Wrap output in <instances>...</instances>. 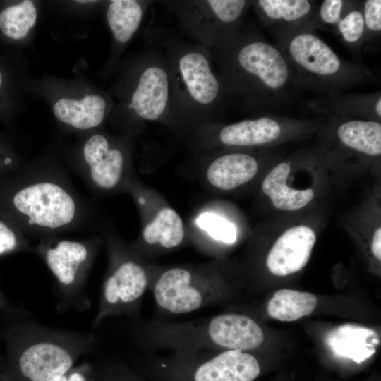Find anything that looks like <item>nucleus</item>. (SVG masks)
<instances>
[{"mask_svg": "<svg viewBox=\"0 0 381 381\" xmlns=\"http://www.w3.org/2000/svg\"><path fill=\"white\" fill-rule=\"evenodd\" d=\"M134 368L148 381H254L261 371L253 354L238 350L147 356Z\"/></svg>", "mask_w": 381, "mask_h": 381, "instance_id": "obj_9", "label": "nucleus"}, {"mask_svg": "<svg viewBox=\"0 0 381 381\" xmlns=\"http://www.w3.org/2000/svg\"><path fill=\"white\" fill-rule=\"evenodd\" d=\"M364 20V51L377 49L381 35V1H361Z\"/></svg>", "mask_w": 381, "mask_h": 381, "instance_id": "obj_28", "label": "nucleus"}, {"mask_svg": "<svg viewBox=\"0 0 381 381\" xmlns=\"http://www.w3.org/2000/svg\"><path fill=\"white\" fill-rule=\"evenodd\" d=\"M152 1L107 0L102 1V11L111 34V47L99 76L107 80L112 76L122 61L128 44L140 28Z\"/></svg>", "mask_w": 381, "mask_h": 381, "instance_id": "obj_18", "label": "nucleus"}, {"mask_svg": "<svg viewBox=\"0 0 381 381\" xmlns=\"http://www.w3.org/2000/svg\"><path fill=\"white\" fill-rule=\"evenodd\" d=\"M316 240L315 229L310 224L289 225L277 236L267 253V270L279 277L299 272L309 261Z\"/></svg>", "mask_w": 381, "mask_h": 381, "instance_id": "obj_20", "label": "nucleus"}, {"mask_svg": "<svg viewBox=\"0 0 381 381\" xmlns=\"http://www.w3.org/2000/svg\"><path fill=\"white\" fill-rule=\"evenodd\" d=\"M144 38L164 54L169 73V127L190 135L198 128L222 123L230 101L211 52L162 27H149Z\"/></svg>", "mask_w": 381, "mask_h": 381, "instance_id": "obj_2", "label": "nucleus"}, {"mask_svg": "<svg viewBox=\"0 0 381 381\" xmlns=\"http://www.w3.org/2000/svg\"><path fill=\"white\" fill-rule=\"evenodd\" d=\"M149 288L162 313L181 315L214 304L224 297L228 283L221 264L159 267L147 265Z\"/></svg>", "mask_w": 381, "mask_h": 381, "instance_id": "obj_11", "label": "nucleus"}, {"mask_svg": "<svg viewBox=\"0 0 381 381\" xmlns=\"http://www.w3.org/2000/svg\"><path fill=\"white\" fill-rule=\"evenodd\" d=\"M317 303L316 296L311 293L282 289L276 291L269 300L267 310L274 319L291 322L310 315Z\"/></svg>", "mask_w": 381, "mask_h": 381, "instance_id": "obj_26", "label": "nucleus"}, {"mask_svg": "<svg viewBox=\"0 0 381 381\" xmlns=\"http://www.w3.org/2000/svg\"><path fill=\"white\" fill-rule=\"evenodd\" d=\"M315 147L327 169L353 171L380 164L381 123L351 118L324 117Z\"/></svg>", "mask_w": 381, "mask_h": 381, "instance_id": "obj_15", "label": "nucleus"}, {"mask_svg": "<svg viewBox=\"0 0 381 381\" xmlns=\"http://www.w3.org/2000/svg\"><path fill=\"white\" fill-rule=\"evenodd\" d=\"M25 162L10 138L0 134V176L17 169Z\"/></svg>", "mask_w": 381, "mask_h": 381, "instance_id": "obj_32", "label": "nucleus"}, {"mask_svg": "<svg viewBox=\"0 0 381 381\" xmlns=\"http://www.w3.org/2000/svg\"><path fill=\"white\" fill-rule=\"evenodd\" d=\"M0 381H8L0 371Z\"/></svg>", "mask_w": 381, "mask_h": 381, "instance_id": "obj_36", "label": "nucleus"}, {"mask_svg": "<svg viewBox=\"0 0 381 381\" xmlns=\"http://www.w3.org/2000/svg\"><path fill=\"white\" fill-rule=\"evenodd\" d=\"M29 92L30 97L47 104L59 128L68 136L103 128L114 104L108 91L83 73L70 78L49 74L32 77Z\"/></svg>", "mask_w": 381, "mask_h": 381, "instance_id": "obj_8", "label": "nucleus"}, {"mask_svg": "<svg viewBox=\"0 0 381 381\" xmlns=\"http://www.w3.org/2000/svg\"><path fill=\"white\" fill-rule=\"evenodd\" d=\"M325 118L298 119L270 114L198 128L190 136L198 150L267 148L316 135Z\"/></svg>", "mask_w": 381, "mask_h": 381, "instance_id": "obj_10", "label": "nucleus"}, {"mask_svg": "<svg viewBox=\"0 0 381 381\" xmlns=\"http://www.w3.org/2000/svg\"><path fill=\"white\" fill-rule=\"evenodd\" d=\"M42 5L38 0L0 1V44L6 49L30 47Z\"/></svg>", "mask_w": 381, "mask_h": 381, "instance_id": "obj_21", "label": "nucleus"}, {"mask_svg": "<svg viewBox=\"0 0 381 381\" xmlns=\"http://www.w3.org/2000/svg\"><path fill=\"white\" fill-rule=\"evenodd\" d=\"M25 251L35 252V245L13 224L0 216V257Z\"/></svg>", "mask_w": 381, "mask_h": 381, "instance_id": "obj_30", "label": "nucleus"}, {"mask_svg": "<svg viewBox=\"0 0 381 381\" xmlns=\"http://www.w3.org/2000/svg\"><path fill=\"white\" fill-rule=\"evenodd\" d=\"M95 371V366L85 362L75 365L56 381H93Z\"/></svg>", "mask_w": 381, "mask_h": 381, "instance_id": "obj_33", "label": "nucleus"}, {"mask_svg": "<svg viewBox=\"0 0 381 381\" xmlns=\"http://www.w3.org/2000/svg\"><path fill=\"white\" fill-rule=\"evenodd\" d=\"M32 77L30 60L23 50L0 52V122L11 131L18 116L27 109Z\"/></svg>", "mask_w": 381, "mask_h": 381, "instance_id": "obj_19", "label": "nucleus"}, {"mask_svg": "<svg viewBox=\"0 0 381 381\" xmlns=\"http://www.w3.org/2000/svg\"><path fill=\"white\" fill-rule=\"evenodd\" d=\"M1 337L6 355L0 371L8 381H56L92 352L99 341L93 333L54 328L20 318L10 322Z\"/></svg>", "mask_w": 381, "mask_h": 381, "instance_id": "obj_4", "label": "nucleus"}, {"mask_svg": "<svg viewBox=\"0 0 381 381\" xmlns=\"http://www.w3.org/2000/svg\"><path fill=\"white\" fill-rule=\"evenodd\" d=\"M275 38L299 89L327 96L342 93L373 77L363 64L341 58L315 31L300 29Z\"/></svg>", "mask_w": 381, "mask_h": 381, "instance_id": "obj_6", "label": "nucleus"}, {"mask_svg": "<svg viewBox=\"0 0 381 381\" xmlns=\"http://www.w3.org/2000/svg\"><path fill=\"white\" fill-rule=\"evenodd\" d=\"M325 344L335 356L361 363L376 352L380 340L373 329L348 323L329 331Z\"/></svg>", "mask_w": 381, "mask_h": 381, "instance_id": "obj_25", "label": "nucleus"}, {"mask_svg": "<svg viewBox=\"0 0 381 381\" xmlns=\"http://www.w3.org/2000/svg\"><path fill=\"white\" fill-rule=\"evenodd\" d=\"M109 267L105 275L98 308L92 328L107 318L125 315L138 319L143 298L149 288L147 265L132 248L116 236H106Z\"/></svg>", "mask_w": 381, "mask_h": 381, "instance_id": "obj_13", "label": "nucleus"}, {"mask_svg": "<svg viewBox=\"0 0 381 381\" xmlns=\"http://www.w3.org/2000/svg\"><path fill=\"white\" fill-rule=\"evenodd\" d=\"M196 222L215 241L232 245L237 241L238 233L236 226L216 214L205 212L198 217Z\"/></svg>", "mask_w": 381, "mask_h": 381, "instance_id": "obj_29", "label": "nucleus"}, {"mask_svg": "<svg viewBox=\"0 0 381 381\" xmlns=\"http://www.w3.org/2000/svg\"><path fill=\"white\" fill-rule=\"evenodd\" d=\"M93 381H148L135 368L121 361L96 367Z\"/></svg>", "mask_w": 381, "mask_h": 381, "instance_id": "obj_31", "label": "nucleus"}, {"mask_svg": "<svg viewBox=\"0 0 381 381\" xmlns=\"http://www.w3.org/2000/svg\"><path fill=\"white\" fill-rule=\"evenodd\" d=\"M370 249L373 257L379 262L381 260V226L374 231L370 243Z\"/></svg>", "mask_w": 381, "mask_h": 381, "instance_id": "obj_34", "label": "nucleus"}, {"mask_svg": "<svg viewBox=\"0 0 381 381\" xmlns=\"http://www.w3.org/2000/svg\"><path fill=\"white\" fill-rule=\"evenodd\" d=\"M314 150H299L274 162L264 177L261 190L272 206L283 212H297L316 200L320 192L317 178L309 174L296 179L312 157Z\"/></svg>", "mask_w": 381, "mask_h": 381, "instance_id": "obj_16", "label": "nucleus"}, {"mask_svg": "<svg viewBox=\"0 0 381 381\" xmlns=\"http://www.w3.org/2000/svg\"><path fill=\"white\" fill-rule=\"evenodd\" d=\"M212 55L230 102L243 111L267 114L288 106L298 93L281 49L253 26L243 29L231 47Z\"/></svg>", "mask_w": 381, "mask_h": 381, "instance_id": "obj_3", "label": "nucleus"}, {"mask_svg": "<svg viewBox=\"0 0 381 381\" xmlns=\"http://www.w3.org/2000/svg\"><path fill=\"white\" fill-rule=\"evenodd\" d=\"M161 3L176 17L179 27L211 53L231 47L243 30L248 0H168Z\"/></svg>", "mask_w": 381, "mask_h": 381, "instance_id": "obj_14", "label": "nucleus"}, {"mask_svg": "<svg viewBox=\"0 0 381 381\" xmlns=\"http://www.w3.org/2000/svg\"><path fill=\"white\" fill-rule=\"evenodd\" d=\"M184 237V225L179 214L171 207H164L144 226L140 241L131 246L143 258L152 251L177 248Z\"/></svg>", "mask_w": 381, "mask_h": 381, "instance_id": "obj_24", "label": "nucleus"}, {"mask_svg": "<svg viewBox=\"0 0 381 381\" xmlns=\"http://www.w3.org/2000/svg\"><path fill=\"white\" fill-rule=\"evenodd\" d=\"M308 107L322 117L337 116L381 123L380 91L370 93H338L318 96Z\"/></svg>", "mask_w": 381, "mask_h": 381, "instance_id": "obj_23", "label": "nucleus"}, {"mask_svg": "<svg viewBox=\"0 0 381 381\" xmlns=\"http://www.w3.org/2000/svg\"><path fill=\"white\" fill-rule=\"evenodd\" d=\"M332 31L352 52L360 55L364 42L361 1H346L342 13Z\"/></svg>", "mask_w": 381, "mask_h": 381, "instance_id": "obj_27", "label": "nucleus"}, {"mask_svg": "<svg viewBox=\"0 0 381 381\" xmlns=\"http://www.w3.org/2000/svg\"><path fill=\"white\" fill-rule=\"evenodd\" d=\"M0 216L37 241L97 224L93 205L75 190L52 145L0 176Z\"/></svg>", "mask_w": 381, "mask_h": 381, "instance_id": "obj_1", "label": "nucleus"}, {"mask_svg": "<svg viewBox=\"0 0 381 381\" xmlns=\"http://www.w3.org/2000/svg\"><path fill=\"white\" fill-rule=\"evenodd\" d=\"M318 5L310 0H255L251 6L261 23L277 37L303 29Z\"/></svg>", "mask_w": 381, "mask_h": 381, "instance_id": "obj_22", "label": "nucleus"}, {"mask_svg": "<svg viewBox=\"0 0 381 381\" xmlns=\"http://www.w3.org/2000/svg\"><path fill=\"white\" fill-rule=\"evenodd\" d=\"M145 42L142 51L121 61L108 91L114 102L108 121L117 134L132 138L145 122L169 126L167 62L157 46L145 40Z\"/></svg>", "mask_w": 381, "mask_h": 381, "instance_id": "obj_5", "label": "nucleus"}, {"mask_svg": "<svg viewBox=\"0 0 381 381\" xmlns=\"http://www.w3.org/2000/svg\"><path fill=\"white\" fill-rule=\"evenodd\" d=\"M207 164L206 176L209 183L221 190H231L252 181L272 162L267 148L214 149Z\"/></svg>", "mask_w": 381, "mask_h": 381, "instance_id": "obj_17", "label": "nucleus"}, {"mask_svg": "<svg viewBox=\"0 0 381 381\" xmlns=\"http://www.w3.org/2000/svg\"><path fill=\"white\" fill-rule=\"evenodd\" d=\"M52 147L63 161L95 193L116 191L131 183L129 171L134 138L103 128L71 135Z\"/></svg>", "mask_w": 381, "mask_h": 381, "instance_id": "obj_7", "label": "nucleus"}, {"mask_svg": "<svg viewBox=\"0 0 381 381\" xmlns=\"http://www.w3.org/2000/svg\"><path fill=\"white\" fill-rule=\"evenodd\" d=\"M2 357L0 356V362L2 361Z\"/></svg>", "mask_w": 381, "mask_h": 381, "instance_id": "obj_37", "label": "nucleus"}, {"mask_svg": "<svg viewBox=\"0 0 381 381\" xmlns=\"http://www.w3.org/2000/svg\"><path fill=\"white\" fill-rule=\"evenodd\" d=\"M0 310H4L8 313H13V314H21L22 313H25L21 310L16 309L15 307H13L7 300V298L4 296L1 289H0Z\"/></svg>", "mask_w": 381, "mask_h": 381, "instance_id": "obj_35", "label": "nucleus"}, {"mask_svg": "<svg viewBox=\"0 0 381 381\" xmlns=\"http://www.w3.org/2000/svg\"><path fill=\"white\" fill-rule=\"evenodd\" d=\"M102 244V240L97 236L81 240L55 236L40 240L35 245V253L42 259L55 279L59 312H83L90 308L87 281Z\"/></svg>", "mask_w": 381, "mask_h": 381, "instance_id": "obj_12", "label": "nucleus"}]
</instances>
